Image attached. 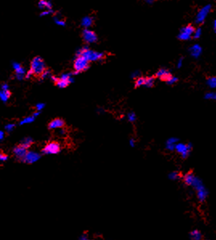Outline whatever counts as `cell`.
Masks as SVG:
<instances>
[{
  "mask_svg": "<svg viewBox=\"0 0 216 240\" xmlns=\"http://www.w3.org/2000/svg\"><path fill=\"white\" fill-rule=\"evenodd\" d=\"M46 70H47V67H46L43 59L41 57L36 56L32 59L31 62V69L29 71L32 76H40Z\"/></svg>",
  "mask_w": 216,
  "mask_h": 240,
  "instance_id": "6da1fadb",
  "label": "cell"
},
{
  "mask_svg": "<svg viewBox=\"0 0 216 240\" xmlns=\"http://www.w3.org/2000/svg\"><path fill=\"white\" fill-rule=\"evenodd\" d=\"M76 55H77V56H82L85 57L89 62L99 61V60H101V59L105 57L104 54L101 53V52H95V51L90 50V49L87 48V47H84L83 48L80 49V50L77 52Z\"/></svg>",
  "mask_w": 216,
  "mask_h": 240,
  "instance_id": "7a4b0ae2",
  "label": "cell"
},
{
  "mask_svg": "<svg viewBox=\"0 0 216 240\" xmlns=\"http://www.w3.org/2000/svg\"><path fill=\"white\" fill-rule=\"evenodd\" d=\"M73 66H74V70H75V73H73V75H76V74L87 70L89 67V61L85 57L79 56L76 58Z\"/></svg>",
  "mask_w": 216,
  "mask_h": 240,
  "instance_id": "3957f363",
  "label": "cell"
},
{
  "mask_svg": "<svg viewBox=\"0 0 216 240\" xmlns=\"http://www.w3.org/2000/svg\"><path fill=\"white\" fill-rule=\"evenodd\" d=\"M193 187L195 189L196 192H197V197H198V200L200 202H204L207 197V191L205 188V186H203L202 181L198 177L197 178L195 182L194 183Z\"/></svg>",
  "mask_w": 216,
  "mask_h": 240,
  "instance_id": "277c9868",
  "label": "cell"
},
{
  "mask_svg": "<svg viewBox=\"0 0 216 240\" xmlns=\"http://www.w3.org/2000/svg\"><path fill=\"white\" fill-rule=\"evenodd\" d=\"M192 149L191 144H185V143L177 142L175 146V151L182 156V158H187L190 154Z\"/></svg>",
  "mask_w": 216,
  "mask_h": 240,
  "instance_id": "5b68a950",
  "label": "cell"
},
{
  "mask_svg": "<svg viewBox=\"0 0 216 240\" xmlns=\"http://www.w3.org/2000/svg\"><path fill=\"white\" fill-rule=\"evenodd\" d=\"M61 150L60 145L56 141H52L44 146L42 152L45 154H56Z\"/></svg>",
  "mask_w": 216,
  "mask_h": 240,
  "instance_id": "8992f818",
  "label": "cell"
},
{
  "mask_svg": "<svg viewBox=\"0 0 216 240\" xmlns=\"http://www.w3.org/2000/svg\"><path fill=\"white\" fill-rule=\"evenodd\" d=\"M194 31H195V29L191 25L187 26V27H183L181 30L179 35H178V38L180 39H182V40H188V39H191V35H194Z\"/></svg>",
  "mask_w": 216,
  "mask_h": 240,
  "instance_id": "52a82bcc",
  "label": "cell"
},
{
  "mask_svg": "<svg viewBox=\"0 0 216 240\" xmlns=\"http://www.w3.org/2000/svg\"><path fill=\"white\" fill-rule=\"evenodd\" d=\"M82 37H83V39L84 40V42H86L88 43H95L96 41L97 40V36H96L95 32H93V31H90L89 29H84L83 31Z\"/></svg>",
  "mask_w": 216,
  "mask_h": 240,
  "instance_id": "ba28073f",
  "label": "cell"
},
{
  "mask_svg": "<svg viewBox=\"0 0 216 240\" xmlns=\"http://www.w3.org/2000/svg\"><path fill=\"white\" fill-rule=\"evenodd\" d=\"M40 154H39L38 153H35V152L33 151H28L26 154L25 157L22 160V161L27 164H32L38 161L40 158Z\"/></svg>",
  "mask_w": 216,
  "mask_h": 240,
  "instance_id": "9c48e42d",
  "label": "cell"
},
{
  "mask_svg": "<svg viewBox=\"0 0 216 240\" xmlns=\"http://www.w3.org/2000/svg\"><path fill=\"white\" fill-rule=\"evenodd\" d=\"M65 125L64 120L61 118H56L54 120H51L48 124V129H59L64 128Z\"/></svg>",
  "mask_w": 216,
  "mask_h": 240,
  "instance_id": "30bf717a",
  "label": "cell"
},
{
  "mask_svg": "<svg viewBox=\"0 0 216 240\" xmlns=\"http://www.w3.org/2000/svg\"><path fill=\"white\" fill-rule=\"evenodd\" d=\"M14 155L16 157V158L19 159V160H23V157H25L26 154L27 153V149L25 147H23L22 145H17L16 147H15V149L13 150Z\"/></svg>",
  "mask_w": 216,
  "mask_h": 240,
  "instance_id": "8fae6325",
  "label": "cell"
},
{
  "mask_svg": "<svg viewBox=\"0 0 216 240\" xmlns=\"http://www.w3.org/2000/svg\"><path fill=\"white\" fill-rule=\"evenodd\" d=\"M155 76H156V77H157L158 79L165 80V81L166 82L173 75H172V74H171L167 69L161 68V69H159V70L156 73V75Z\"/></svg>",
  "mask_w": 216,
  "mask_h": 240,
  "instance_id": "7c38bea8",
  "label": "cell"
},
{
  "mask_svg": "<svg viewBox=\"0 0 216 240\" xmlns=\"http://www.w3.org/2000/svg\"><path fill=\"white\" fill-rule=\"evenodd\" d=\"M178 142V139L176 137H170L166 140V149L169 151H173L175 150V146L177 143Z\"/></svg>",
  "mask_w": 216,
  "mask_h": 240,
  "instance_id": "4fadbf2b",
  "label": "cell"
},
{
  "mask_svg": "<svg viewBox=\"0 0 216 240\" xmlns=\"http://www.w3.org/2000/svg\"><path fill=\"white\" fill-rule=\"evenodd\" d=\"M196 177H197L193 173H187V174H186L184 175V177H183V181H184V182L187 185L192 186L193 183L195 181Z\"/></svg>",
  "mask_w": 216,
  "mask_h": 240,
  "instance_id": "5bb4252c",
  "label": "cell"
},
{
  "mask_svg": "<svg viewBox=\"0 0 216 240\" xmlns=\"http://www.w3.org/2000/svg\"><path fill=\"white\" fill-rule=\"evenodd\" d=\"M190 53L193 57H198L202 53V48L198 44H195V45L192 46L191 48H190Z\"/></svg>",
  "mask_w": 216,
  "mask_h": 240,
  "instance_id": "9a60e30c",
  "label": "cell"
},
{
  "mask_svg": "<svg viewBox=\"0 0 216 240\" xmlns=\"http://www.w3.org/2000/svg\"><path fill=\"white\" fill-rule=\"evenodd\" d=\"M93 23V19L92 17L90 16H87V17H84L83 19H82L81 22V25L84 27H91Z\"/></svg>",
  "mask_w": 216,
  "mask_h": 240,
  "instance_id": "2e32d148",
  "label": "cell"
},
{
  "mask_svg": "<svg viewBox=\"0 0 216 240\" xmlns=\"http://www.w3.org/2000/svg\"><path fill=\"white\" fill-rule=\"evenodd\" d=\"M56 84L60 89H64V88H66V87H68L69 85L70 82H69V80H67V79H62V78H58V80H57Z\"/></svg>",
  "mask_w": 216,
  "mask_h": 240,
  "instance_id": "e0dca14e",
  "label": "cell"
},
{
  "mask_svg": "<svg viewBox=\"0 0 216 240\" xmlns=\"http://www.w3.org/2000/svg\"><path fill=\"white\" fill-rule=\"evenodd\" d=\"M11 95H12V93H11V92L9 90L0 91V99L2 101H7L10 98Z\"/></svg>",
  "mask_w": 216,
  "mask_h": 240,
  "instance_id": "ac0fdd59",
  "label": "cell"
},
{
  "mask_svg": "<svg viewBox=\"0 0 216 240\" xmlns=\"http://www.w3.org/2000/svg\"><path fill=\"white\" fill-rule=\"evenodd\" d=\"M39 7L41 9L51 10V8H52V4H51L50 2H48L47 0H40L39 2Z\"/></svg>",
  "mask_w": 216,
  "mask_h": 240,
  "instance_id": "d6986e66",
  "label": "cell"
},
{
  "mask_svg": "<svg viewBox=\"0 0 216 240\" xmlns=\"http://www.w3.org/2000/svg\"><path fill=\"white\" fill-rule=\"evenodd\" d=\"M190 236H191V238L192 240H201V238H202V234L198 230L191 231Z\"/></svg>",
  "mask_w": 216,
  "mask_h": 240,
  "instance_id": "ffe728a7",
  "label": "cell"
},
{
  "mask_svg": "<svg viewBox=\"0 0 216 240\" xmlns=\"http://www.w3.org/2000/svg\"><path fill=\"white\" fill-rule=\"evenodd\" d=\"M32 143H33V140L31 137H26L25 139H23L20 145H22L23 147H25L26 149H27L30 146H32Z\"/></svg>",
  "mask_w": 216,
  "mask_h": 240,
  "instance_id": "44dd1931",
  "label": "cell"
},
{
  "mask_svg": "<svg viewBox=\"0 0 216 240\" xmlns=\"http://www.w3.org/2000/svg\"><path fill=\"white\" fill-rule=\"evenodd\" d=\"M207 84L211 89H216V77H210L207 80Z\"/></svg>",
  "mask_w": 216,
  "mask_h": 240,
  "instance_id": "7402d4cb",
  "label": "cell"
},
{
  "mask_svg": "<svg viewBox=\"0 0 216 240\" xmlns=\"http://www.w3.org/2000/svg\"><path fill=\"white\" fill-rule=\"evenodd\" d=\"M35 118V116L33 114L32 116H29V117H27L24 118L23 120H21L20 123H19V125H24V124H28V123H32L34 121Z\"/></svg>",
  "mask_w": 216,
  "mask_h": 240,
  "instance_id": "603a6c76",
  "label": "cell"
},
{
  "mask_svg": "<svg viewBox=\"0 0 216 240\" xmlns=\"http://www.w3.org/2000/svg\"><path fill=\"white\" fill-rule=\"evenodd\" d=\"M155 79L154 77H146V81H145V87L147 88H151L154 84Z\"/></svg>",
  "mask_w": 216,
  "mask_h": 240,
  "instance_id": "cb8c5ba5",
  "label": "cell"
},
{
  "mask_svg": "<svg viewBox=\"0 0 216 240\" xmlns=\"http://www.w3.org/2000/svg\"><path fill=\"white\" fill-rule=\"evenodd\" d=\"M145 81H146V77H138L135 81V86L136 87H141L145 86Z\"/></svg>",
  "mask_w": 216,
  "mask_h": 240,
  "instance_id": "d4e9b609",
  "label": "cell"
},
{
  "mask_svg": "<svg viewBox=\"0 0 216 240\" xmlns=\"http://www.w3.org/2000/svg\"><path fill=\"white\" fill-rule=\"evenodd\" d=\"M208 9H209V7H206V8H204V9H203V11L200 12V14L198 15V22H202V21L204 19L205 16H206V15H207Z\"/></svg>",
  "mask_w": 216,
  "mask_h": 240,
  "instance_id": "484cf974",
  "label": "cell"
},
{
  "mask_svg": "<svg viewBox=\"0 0 216 240\" xmlns=\"http://www.w3.org/2000/svg\"><path fill=\"white\" fill-rule=\"evenodd\" d=\"M205 98L207 100H215L216 101V92H211V93H207L205 95Z\"/></svg>",
  "mask_w": 216,
  "mask_h": 240,
  "instance_id": "4316f807",
  "label": "cell"
},
{
  "mask_svg": "<svg viewBox=\"0 0 216 240\" xmlns=\"http://www.w3.org/2000/svg\"><path fill=\"white\" fill-rule=\"evenodd\" d=\"M180 177V174L179 173H177V171H174V172H171L169 174V178L171 179V180H177Z\"/></svg>",
  "mask_w": 216,
  "mask_h": 240,
  "instance_id": "83f0119b",
  "label": "cell"
},
{
  "mask_svg": "<svg viewBox=\"0 0 216 240\" xmlns=\"http://www.w3.org/2000/svg\"><path fill=\"white\" fill-rule=\"evenodd\" d=\"M127 118L128 120H129V121H130V122H134L137 119L136 114H135L134 113H132V112H131V113H129L127 116Z\"/></svg>",
  "mask_w": 216,
  "mask_h": 240,
  "instance_id": "f1b7e54d",
  "label": "cell"
},
{
  "mask_svg": "<svg viewBox=\"0 0 216 240\" xmlns=\"http://www.w3.org/2000/svg\"><path fill=\"white\" fill-rule=\"evenodd\" d=\"M177 81V77L172 76H171L170 78V79H169L168 80L166 81V83H167L168 84H175V83Z\"/></svg>",
  "mask_w": 216,
  "mask_h": 240,
  "instance_id": "f546056e",
  "label": "cell"
},
{
  "mask_svg": "<svg viewBox=\"0 0 216 240\" xmlns=\"http://www.w3.org/2000/svg\"><path fill=\"white\" fill-rule=\"evenodd\" d=\"M55 22H56V24H58V25H61V26H64V24H65V21L63 19H57L56 17L55 18Z\"/></svg>",
  "mask_w": 216,
  "mask_h": 240,
  "instance_id": "4dcf8cb0",
  "label": "cell"
},
{
  "mask_svg": "<svg viewBox=\"0 0 216 240\" xmlns=\"http://www.w3.org/2000/svg\"><path fill=\"white\" fill-rule=\"evenodd\" d=\"M41 79H45V78H48V77H52V75H51V73L48 70H46L44 73L40 76Z\"/></svg>",
  "mask_w": 216,
  "mask_h": 240,
  "instance_id": "1f68e13d",
  "label": "cell"
},
{
  "mask_svg": "<svg viewBox=\"0 0 216 240\" xmlns=\"http://www.w3.org/2000/svg\"><path fill=\"white\" fill-rule=\"evenodd\" d=\"M8 159V156L3 153H0V162H4Z\"/></svg>",
  "mask_w": 216,
  "mask_h": 240,
  "instance_id": "d6a6232c",
  "label": "cell"
},
{
  "mask_svg": "<svg viewBox=\"0 0 216 240\" xmlns=\"http://www.w3.org/2000/svg\"><path fill=\"white\" fill-rule=\"evenodd\" d=\"M15 125H14V124H8V125H6L5 129H6V130H7L8 133H10V132H12V130L15 129Z\"/></svg>",
  "mask_w": 216,
  "mask_h": 240,
  "instance_id": "836d02e7",
  "label": "cell"
},
{
  "mask_svg": "<svg viewBox=\"0 0 216 240\" xmlns=\"http://www.w3.org/2000/svg\"><path fill=\"white\" fill-rule=\"evenodd\" d=\"M200 35H201V30L200 29L195 30V31H194V37L195 39H198L200 37Z\"/></svg>",
  "mask_w": 216,
  "mask_h": 240,
  "instance_id": "e575fe53",
  "label": "cell"
},
{
  "mask_svg": "<svg viewBox=\"0 0 216 240\" xmlns=\"http://www.w3.org/2000/svg\"><path fill=\"white\" fill-rule=\"evenodd\" d=\"M131 76H132V78H136V79H137L138 77L141 76V73H140V72H138V71H135L134 73H132Z\"/></svg>",
  "mask_w": 216,
  "mask_h": 240,
  "instance_id": "d590c367",
  "label": "cell"
},
{
  "mask_svg": "<svg viewBox=\"0 0 216 240\" xmlns=\"http://www.w3.org/2000/svg\"><path fill=\"white\" fill-rule=\"evenodd\" d=\"M44 106H45V104H42V103H39L38 104H36V109L37 111L39 112L40 110H42V109L44 108Z\"/></svg>",
  "mask_w": 216,
  "mask_h": 240,
  "instance_id": "8d00e7d4",
  "label": "cell"
},
{
  "mask_svg": "<svg viewBox=\"0 0 216 240\" xmlns=\"http://www.w3.org/2000/svg\"><path fill=\"white\" fill-rule=\"evenodd\" d=\"M21 67H22V66H21L19 63H13V68L15 69V71L18 70L19 68H21Z\"/></svg>",
  "mask_w": 216,
  "mask_h": 240,
  "instance_id": "74e56055",
  "label": "cell"
},
{
  "mask_svg": "<svg viewBox=\"0 0 216 240\" xmlns=\"http://www.w3.org/2000/svg\"><path fill=\"white\" fill-rule=\"evenodd\" d=\"M52 12V11L51 10H48V11H45V12H43L42 13L40 14V16H45V15H49V14Z\"/></svg>",
  "mask_w": 216,
  "mask_h": 240,
  "instance_id": "f35d334b",
  "label": "cell"
},
{
  "mask_svg": "<svg viewBox=\"0 0 216 240\" xmlns=\"http://www.w3.org/2000/svg\"><path fill=\"white\" fill-rule=\"evenodd\" d=\"M130 146H131V147H134L135 146V140L134 139H133V138H131L130 140Z\"/></svg>",
  "mask_w": 216,
  "mask_h": 240,
  "instance_id": "ab89813d",
  "label": "cell"
},
{
  "mask_svg": "<svg viewBox=\"0 0 216 240\" xmlns=\"http://www.w3.org/2000/svg\"><path fill=\"white\" fill-rule=\"evenodd\" d=\"M79 240H92V239H89V238H87V236L85 235H83L80 236Z\"/></svg>",
  "mask_w": 216,
  "mask_h": 240,
  "instance_id": "60d3db41",
  "label": "cell"
},
{
  "mask_svg": "<svg viewBox=\"0 0 216 240\" xmlns=\"http://www.w3.org/2000/svg\"><path fill=\"white\" fill-rule=\"evenodd\" d=\"M2 90H8V89H9V86H8L7 84H4L2 86Z\"/></svg>",
  "mask_w": 216,
  "mask_h": 240,
  "instance_id": "b9f144b4",
  "label": "cell"
},
{
  "mask_svg": "<svg viewBox=\"0 0 216 240\" xmlns=\"http://www.w3.org/2000/svg\"><path fill=\"white\" fill-rule=\"evenodd\" d=\"M182 65V59H180L179 61H178V63H177V67H178V68H181Z\"/></svg>",
  "mask_w": 216,
  "mask_h": 240,
  "instance_id": "7bdbcfd3",
  "label": "cell"
},
{
  "mask_svg": "<svg viewBox=\"0 0 216 240\" xmlns=\"http://www.w3.org/2000/svg\"><path fill=\"white\" fill-rule=\"evenodd\" d=\"M4 137V133L2 131H0V140H2Z\"/></svg>",
  "mask_w": 216,
  "mask_h": 240,
  "instance_id": "ee69618b",
  "label": "cell"
},
{
  "mask_svg": "<svg viewBox=\"0 0 216 240\" xmlns=\"http://www.w3.org/2000/svg\"><path fill=\"white\" fill-rule=\"evenodd\" d=\"M214 31H215V32H216V20L214 21Z\"/></svg>",
  "mask_w": 216,
  "mask_h": 240,
  "instance_id": "f6af8a7d",
  "label": "cell"
}]
</instances>
